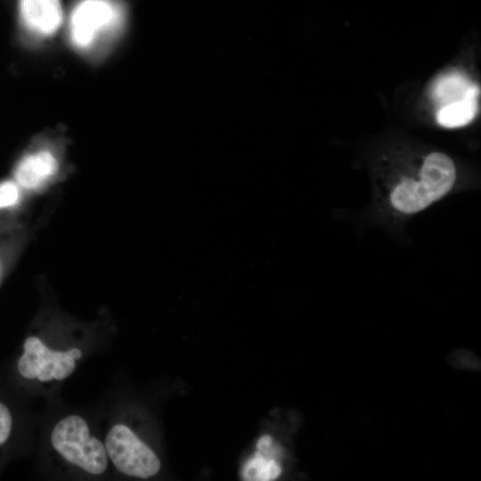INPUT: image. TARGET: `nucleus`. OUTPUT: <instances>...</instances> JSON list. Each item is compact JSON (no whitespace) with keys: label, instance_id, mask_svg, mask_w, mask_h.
Listing matches in <instances>:
<instances>
[{"label":"nucleus","instance_id":"obj_1","mask_svg":"<svg viewBox=\"0 0 481 481\" xmlns=\"http://www.w3.org/2000/svg\"><path fill=\"white\" fill-rule=\"evenodd\" d=\"M456 167L446 154H428L417 177H405L391 190L389 200L393 208L404 215L420 212L444 197L453 187Z\"/></svg>","mask_w":481,"mask_h":481},{"label":"nucleus","instance_id":"obj_2","mask_svg":"<svg viewBox=\"0 0 481 481\" xmlns=\"http://www.w3.org/2000/svg\"><path fill=\"white\" fill-rule=\"evenodd\" d=\"M123 22V9L116 2L83 0L70 15L69 41L82 53L95 52L114 39Z\"/></svg>","mask_w":481,"mask_h":481},{"label":"nucleus","instance_id":"obj_3","mask_svg":"<svg viewBox=\"0 0 481 481\" xmlns=\"http://www.w3.org/2000/svg\"><path fill=\"white\" fill-rule=\"evenodd\" d=\"M51 442L63 458L88 473L100 475L107 469L104 445L90 436L86 421L77 415L61 420L53 428Z\"/></svg>","mask_w":481,"mask_h":481},{"label":"nucleus","instance_id":"obj_4","mask_svg":"<svg viewBox=\"0 0 481 481\" xmlns=\"http://www.w3.org/2000/svg\"><path fill=\"white\" fill-rule=\"evenodd\" d=\"M104 447L116 469L126 476L148 478L160 469L155 452L126 425L110 428Z\"/></svg>","mask_w":481,"mask_h":481},{"label":"nucleus","instance_id":"obj_5","mask_svg":"<svg viewBox=\"0 0 481 481\" xmlns=\"http://www.w3.org/2000/svg\"><path fill=\"white\" fill-rule=\"evenodd\" d=\"M82 356L78 348L53 351L37 337H29L23 346V355L18 361L20 374L29 379L49 381L69 377L76 368V360Z\"/></svg>","mask_w":481,"mask_h":481},{"label":"nucleus","instance_id":"obj_6","mask_svg":"<svg viewBox=\"0 0 481 481\" xmlns=\"http://www.w3.org/2000/svg\"><path fill=\"white\" fill-rule=\"evenodd\" d=\"M20 12L27 31L39 39L55 35L62 22L61 0H20Z\"/></svg>","mask_w":481,"mask_h":481},{"label":"nucleus","instance_id":"obj_7","mask_svg":"<svg viewBox=\"0 0 481 481\" xmlns=\"http://www.w3.org/2000/svg\"><path fill=\"white\" fill-rule=\"evenodd\" d=\"M59 161L48 149H39L23 156L17 163L14 181L25 191H37L58 172Z\"/></svg>","mask_w":481,"mask_h":481},{"label":"nucleus","instance_id":"obj_8","mask_svg":"<svg viewBox=\"0 0 481 481\" xmlns=\"http://www.w3.org/2000/svg\"><path fill=\"white\" fill-rule=\"evenodd\" d=\"M478 94L479 88L473 86L464 99L441 107L436 113L437 122L449 128L469 124L477 115Z\"/></svg>","mask_w":481,"mask_h":481},{"label":"nucleus","instance_id":"obj_9","mask_svg":"<svg viewBox=\"0 0 481 481\" xmlns=\"http://www.w3.org/2000/svg\"><path fill=\"white\" fill-rule=\"evenodd\" d=\"M469 79L459 72L440 77L432 88V97L441 107L464 99L473 87Z\"/></svg>","mask_w":481,"mask_h":481},{"label":"nucleus","instance_id":"obj_10","mask_svg":"<svg viewBox=\"0 0 481 481\" xmlns=\"http://www.w3.org/2000/svg\"><path fill=\"white\" fill-rule=\"evenodd\" d=\"M281 467L275 459L256 452L242 469V479L248 481H271L281 474Z\"/></svg>","mask_w":481,"mask_h":481},{"label":"nucleus","instance_id":"obj_11","mask_svg":"<svg viewBox=\"0 0 481 481\" xmlns=\"http://www.w3.org/2000/svg\"><path fill=\"white\" fill-rule=\"evenodd\" d=\"M22 189L14 181L5 180L0 183V211L17 206L22 195Z\"/></svg>","mask_w":481,"mask_h":481},{"label":"nucleus","instance_id":"obj_12","mask_svg":"<svg viewBox=\"0 0 481 481\" xmlns=\"http://www.w3.org/2000/svg\"><path fill=\"white\" fill-rule=\"evenodd\" d=\"M12 430V416L10 411L0 403V445L9 437Z\"/></svg>","mask_w":481,"mask_h":481}]
</instances>
